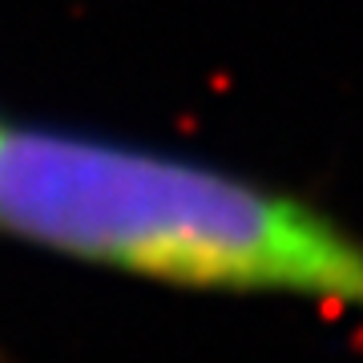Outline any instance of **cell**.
I'll list each match as a JSON object with an SVG mask.
<instances>
[{
  "label": "cell",
  "mask_w": 363,
  "mask_h": 363,
  "mask_svg": "<svg viewBox=\"0 0 363 363\" xmlns=\"http://www.w3.org/2000/svg\"><path fill=\"white\" fill-rule=\"evenodd\" d=\"M0 234L145 283L363 315V230L323 202L101 133L0 125Z\"/></svg>",
  "instance_id": "cell-1"
}]
</instances>
